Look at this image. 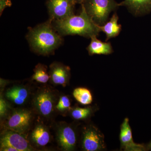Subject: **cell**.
Returning <instances> with one entry per match:
<instances>
[{"label":"cell","mask_w":151,"mask_h":151,"mask_svg":"<svg viewBox=\"0 0 151 151\" xmlns=\"http://www.w3.org/2000/svg\"><path fill=\"white\" fill-rule=\"evenodd\" d=\"M93 113V108H81L77 107L72 110L71 115L73 119L77 120H83L88 119Z\"/></svg>","instance_id":"19"},{"label":"cell","mask_w":151,"mask_h":151,"mask_svg":"<svg viewBox=\"0 0 151 151\" xmlns=\"http://www.w3.org/2000/svg\"><path fill=\"white\" fill-rule=\"evenodd\" d=\"M70 99L66 96H62L60 98L56 106V109L60 112L67 111L70 108Z\"/></svg>","instance_id":"20"},{"label":"cell","mask_w":151,"mask_h":151,"mask_svg":"<svg viewBox=\"0 0 151 151\" xmlns=\"http://www.w3.org/2000/svg\"><path fill=\"white\" fill-rule=\"evenodd\" d=\"M73 94L76 100L82 105H89L92 103L93 100L90 91L84 87L76 88L73 90Z\"/></svg>","instance_id":"17"},{"label":"cell","mask_w":151,"mask_h":151,"mask_svg":"<svg viewBox=\"0 0 151 151\" xmlns=\"http://www.w3.org/2000/svg\"><path fill=\"white\" fill-rule=\"evenodd\" d=\"M85 0H74L76 4H82L84 2Z\"/></svg>","instance_id":"23"},{"label":"cell","mask_w":151,"mask_h":151,"mask_svg":"<svg viewBox=\"0 0 151 151\" xmlns=\"http://www.w3.org/2000/svg\"><path fill=\"white\" fill-rule=\"evenodd\" d=\"M1 116H2L5 113L6 111V105L5 103V102L3 100V99H1Z\"/></svg>","instance_id":"22"},{"label":"cell","mask_w":151,"mask_h":151,"mask_svg":"<svg viewBox=\"0 0 151 151\" xmlns=\"http://www.w3.org/2000/svg\"><path fill=\"white\" fill-rule=\"evenodd\" d=\"M12 5L11 0H0V14H2L4 10L7 7H10Z\"/></svg>","instance_id":"21"},{"label":"cell","mask_w":151,"mask_h":151,"mask_svg":"<svg viewBox=\"0 0 151 151\" xmlns=\"http://www.w3.org/2000/svg\"><path fill=\"white\" fill-rule=\"evenodd\" d=\"M50 78V75L47 71L46 65L39 63L35 66L34 73L32 75V80L41 83H46Z\"/></svg>","instance_id":"18"},{"label":"cell","mask_w":151,"mask_h":151,"mask_svg":"<svg viewBox=\"0 0 151 151\" xmlns=\"http://www.w3.org/2000/svg\"><path fill=\"white\" fill-rule=\"evenodd\" d=\"M119 19L117 13H115L109 21L103 25L100 26V31L106 35L105 41H108L110 39L118 36L121 32L122 27L121 24H118Z\"/></svg>","instance_id":"14"},{"label":"cell","mask_w":151,"mask_h":151,"mask_svg":"<svg viewBox=\"0 0 151 151\" xmlns=\"http://www.w3.org/2000/svg\"><path fill=\"white\" fill-rule=\"evenodd\" d=\"M57 140L60 146L64 150H73L77 142L76 133L70 126H63L58 131Z\"/></svg>","instance_id":"10"},{"label":"cell","mask_w":151,"mask_h":151,"mask_svg":"<svg viewBox=\"0 0 151 151\" xmlns=\"http://www.w3.org/2000/svg\"><path fill=\"white\" fill-rule=\"evenodd\" d=\"M147 151L151 150V141L149 142V144H148L147 145Z\"/></svg>","instance_id":"24"},{"label":"cell","mask_w":151,"mask_h":151,"mask_svg":"<svg viewBox=\"0 0 151 151\" xmlns=\"http://www.w3.org/2000/svg\"><path fill=\"white\" fill-rule=\"evenodd\" d=\"M81 5L93 21L99 26L105 24L111 12L119 7L115 0H85Z\"/></svg>","instance_id":"3"},{"label":"cell","mask_w":151,"mask_h":151,"mask_svg":"<svg viewBox=\"0 0 151 151\" xmlns=\"http://www.w3.org/2000/svg\"><path fill=\"white\" fill-rule=\"evenodd\" d=\"M119 138L121 148L124 151H147V146L144 144H137L133 140L132 129L128 118H125L121 125Z\"/></svg>","instance_id":"8"},{"label":"cell","mask_w":151,"mask_h":151,"mask_svg":"<svg viewBox=\"0 0 151 151\" xmlns=\"http://www.w3.org/2000/svg\"><path fill=\"white\" fill-rule=\"evenodd\" d=\"M33 104L40 114L45 117L49 116L52 113L54 108L53 94L47 89L41 90L36 94Z\"/></svg>","instance_id":"9"},{"label":"cell","mask_w":151,"mask_h":151,"mask_svg":"<svg viewBox=\"0 0 151 151\" xmlns=\"http://www.w3.org/2000/svg\"><path fill=\"white\" fill-rule=\"evenodd\" d=\"M32 139L38 146H46L50 140V135L48 130L42 125H38L32 133Z\"/></svg>","instance_id":"16"},{"label":"cell","mask_w":151,"mask_h":151,"mask_svg":"<svg viewBox=\"0 0 151 151\" xmlns=\"http://www.w3.org/2000/svg\"><path fill=\"white\" fill-rule=\"evenodd\" d=\"M55 29L60 35H78L86 38L98 36L101 31L81 5L79 14H73L61 20L52 21Z\"/></svg>","instance_id":"2"},{"label":"cell","mask_w":151,"mask_h":151,"mask_svg":"<svg viewBox=\"0 0 151 151\" xmlns=\"http://www.w3.org/2000/svg\"><path fill=\"white\" fill-rule=\"evenodd\" d=\"M26 38L33 51L44 55L52 54L63 42L62 36L55 29L50 19L35 27L29 28Z\"/></svg>","instance_id":"1"},{"label":"cell","mask_w":151,"mask_h":151,"mask_svg":"<svg viewBox=\"0 0 151 151\" xmlns=\"http://www.w3.org/2000/svg\"><path fill=\"white\" fill-rule=\"evenodd\" d=\"M97 36L92 37L91 42L86 48L90 55L111 54L113 52V47L110 42H103L97 38Z\"/></svg>","instance_id":"13"},{"label":"cell","mask_w":151,"mask_h":151,"mask_svg":"<svg viewBox=\"0 0 151 151\" xmlns=\"http://www.w3.org/2000/svg\"><path fill=\"white\" fill-rule=\"evenodd\" d=\"M119 6L126 7L136 16H141L151 12V0H124Z\"/></svg>","instance_id":"12"},{"label":"cell","mask_w":151,"mask_h":151,"mask_svg":"<svg viewBox=\"0 0 151 151\" xmlns=\"http://www.w3.org/2000/svg\"><path fill=\"white\" fill-rule=\"evenodd\" d=\"M49 74L53 84L65 86L70 78V68L60 63L54 62L50 65Z\"/></svg>","instance_id":"11"},{"label":"cell","mask_w":151,"mask_h":151,"mask_svg":"<svg viewBox=\"0 0 151 151\" xmlns=\"http://www.w3.org/2000/svg\"><path fill=\"white\" fill-rule=\"evenodd\" d=\"M32 115L30 111L25 110L14 111L8 119L6 127L9 129L23 133L28 129Z\"/></svg>","instance_id":"7"},{"label":"cell","mask_w":151,"mask_h":151,"mask_svg":"<svg viewBox=\"0 0 151 151\" xmlns=\"http://www.w3.org/2000/svg\"><path fill=\"white\" fill-rule=\"evenodd\" d=\"M81 145L82 148L86 151H101L106 148L104 135L93 126H88L84 129Z\"/></svg>","instance_id":"6"},{"label":"cell","mask_w":151,"mask_h":151,"mask_svg":"<svg viewBox=\"0 0 151 151\" xmlns=\"http://www.w3.org/2000/svg\"><path fill=\"white\" fill-rule=\"evenodd\" d=\"M1 150L28 151L32 150L28 141L22 133L9 129L2 135Z\"/></svg>","instance_id":"4"},{"label":"cell","mask_w":151,"mask_h":151,"mask_svg":"<svg viewBox=\"0 0 151 151\" xmlns=\"http://www.w3.org/2000/svg\"><path fill=\"white\" fill-rule=\"evenodd\" d=\"M46 4L52 21L61 20L74 14V0H47Z\"/></svg>","instance_id":"5"},{"label":"cell","mask_w":151,"mask_h":151,"mask_svg":"<svg viewBox=\"0 0 151 151\" xmlns=\"http://www.w3.org/2000/svg\"><path fill=\"white\" fill-rule=\"evenodd\" d=\"M6 98L17 105H22L29 96L28 90L24 86H15L9 89L6 93Z\"/></svg>","instance_id":"15"}]
</instances>
